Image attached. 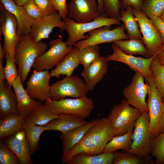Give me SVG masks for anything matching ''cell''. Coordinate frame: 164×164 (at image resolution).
<instances>
[{
  "instance_id": "5bb4252c",
  "label": "cell",
  "mask_w": 164,
  "mask_h": 164,
  "mask_svg": "<svg viewBox=\"0 0 164 164\" xmlns=\"http://www.w3.org/2000/svg\"><path fill=\"white\" fill-rule=\"evenodd\" d=\"M51 77L48 70H34L26 82V91L31 97L41 102L51 99L49 84Z\"/></svg>"
},
{
  "instance_id": "7bdbcfd3",
  "label": "cell",
  "mask_w": 164,
  "mask_h": 164,
  "mask_svg": "<svg viewBox=\"0 0 164 164\" xmlns=\"http://www.w3.org/2000/svg\"><path fill=\"white\" fill-rule=\"evenodd\" d=\"M58 13L63 20L68 17V10L66 0H52Z\"/></svg>"
},
{
  "instance_id": "f6af8a7d",
  "label": "cell",
  "mask_w": 164,
  "mask_h": 164,
  "mask_svg": "<svg viewBox=\"0 0 164 164\" xmlns=\"http://www.w3.org/2000/svg\"><path fill=\"white\" fill-rule=\"evenodd\" d=\"M121 5L126 8L128 5L140 9L144 0H120Z\"/></svg>"
},
{
  "instance_id": "44dd1931",
  "label": "cell",
  "mask_w": 164,
  "mask_h": 164,
  "mask_svg": "<svg viewBox=\"0 0 164 164\" xmlns=\"http://www.w3.org/2000/svg\"><path fill=\"white\" fill-rule=\"evenodd\" d=\"M0 1L15 17L18 23V36L21 38L29 35L32 26L36 21L28 16L22 6L16 5L13 0H0Z\"/></svg>"
},
{
  "instance_id": "f35d334b",
  "label": "cell",
  "mask_w": 164,
  "mask_h": 164,
  "mask_svg": "<svg viewBox=\"0 0 164 164\" xmlns=\"http://www.w3.org/2000/svg\"><path fill=\"white\" fill-rule=\"evenodd\" d=\"M0 164H19L16 155L5 144L2 140L0 141Z\"/></svg>"
},
{
  "instance_id": "836d02e7",
  "label": "cell",
  "mask_w": 164,
  "mask_h": 164,
  "mask_svg": "<svg viewBox=\"0 0 164 164\" xmlns=\"http://www.w3.org/2000/svg\"><path fill=\"white\" fill-rule=\"evenodd\" d=\"M150 68L155 84L162 100L164 98V65L156 55L152 60Z\"/></svg>"
},
{
  "instance_id": "ac0fdd59",
  "label": "cell",
  "mask_w": 164,
  "mask_h": 164,
  "mask_svg": "<svg viewBox=\"0 0 164 164\" xmlns=\"http://www.w3.org/2000/svg\"><path fill=\"white\" fill-rule=\"evenodd\" d=\"M108 61L106 57L100 56L84 68L81 74L89 91L93 90L95 86L107 73Z\"/></svg>"
},
{
  "instance_id": "7402d4cb",
  "label": "cell",
  "mask_w": 164,
  "mask_h": 164,
  "mask_svg": "<svg viewBox=\"0 0 164 164\" xmlns=\"http://www.w3.org/2000/svg\"><path fill=\"white\" fill-rule=\"evenodd\" d=\"M12 113L18 114L15 94L5 80H0V119Z\"/></svg>"
},
{
  "instance_id": "5b68a950",
  "label": "cell",
  "mask_w": 164,
  "mask_h": 164,
  "mask_svg": "<svg viewBox=\"0 0 164 164\" xmlns=\"http://www.w3.org/2000/svg\"><path fill=\"white\" fill-rule=\"evenodd\" d=\"M45 107L53 113L77 115L83 118L88 117L94 107L92 98L86 96L59 100L50 99L44 102Z\"/></svg>"
},
{
  "instance_id": "ffe728a7",
  "label": "cell",
  "mask_w": 164,
  "mask_h": 164,
  "mask_svg": "<svg viewBox=\"0 0 164 164\" xmlns=\"http://www.w3.org/2000/svg\"><path fill=\"white\" fill-rule=\"evenodd\" d=\"M12 87L16 98L18 114L26 118L36 107L42 104L28 94L23 86L19 75Z\"/></svg>"
},
{
  "instance_id": "9a60e30c",
  "label": "cell",
  "mask_w": 164,
  "mask_h": 164,
  "mask_svg": "<svg viewBox=\"0 0 164 164\" xmlns=\"http://www.w3.org/2000/svg\"><path fill=\"white\" fill-rule=\"evenodd\" d=\"M67 6L68 17L78 23L91 22L101 14L97 0H71Z\"/></svg>"
},
{
  "instance_id": "cb8c5ba5",
  "label": "cell",
  "mask_w": 164,
  "mask_h": 164,
  "mask_svg": "<svg viewBox=\"0 0 164 164\" xmlns=\"http://www.w3.org/2000/svg\"><path fill=\"white\" fill-rule=\"evenodd\" d=\"M45 125L46 131L55 130L64 132L75 128L84 125L88 122L77 115L70 114H61Z\"/></svg>"
},
{
  "instance_id": "4dcf8cb0",
  "label": "cell",
  "mask_w": 164,
  "mask_h": 164,
  "mask_svg": "<svg viewBox=\"0 0 164 164\" xmlns=\"http://www.w3.org/2000/svg\"><path fill=\"white\" fill-rule=\"evenodd\" d=\"M59 117L41 104L36 107L26 118L35 124L45 126Z\"/></svg>"
},
{
  "instance_id": "603a6c76",
  "label": "cell",
  "mask_w": 164,
  "mask_h": 164,
  "mask_svg": "<svg viewBox=\"0 0 164 164\" xmlns=\"http://www.w3.org/2000/svg\"><path fill=\"white\" fill-rule=\"evenodd\" d=\"M99 119H93L85 125L69 131L61 132L60 136L62 142V155L66 154L83 138L87 131L97 123Z\"/></svg>"
},
{
  "instance_id": "db71d44e",
  "label": "cell",
  "mask_w": 164,
  "mask_h": 164,
  "mask_svg": "<svg viewBox=\"0 0 164 164\" xmlns=\"http://www.w3.org/2000/svg\"><path fill=\"white\" fill-rule=\"evenodd\" d=\"M162 63H163V64L164 65V62H162Z\"/></svg>"
},
{
  "instance_id": "d590c367",
  "label": "cell",
  "mask_w": 164,
  "mask_h": 164,
  "mask_svg": "<svg viewBox=\"0 0 164 164\" xmlns=\"http://www.w3.org/2000/svg\"><path fill=\"white\" fill-rule=\"evenodd\" d=\"M150 153L155 158L156 164H164V130L152 139Z\"/></svg>"
},
{
  "instance_id": "8fae6325",
  "label": "cell",
  "mask_w": 164,
  "mask_h": 164,
  "mask_svg": "<svg viewBox=\"0 0 164 164\" xmlns=\"http://www.w3.org/2000/svg\"><path fill=\"white\" fill-rule=\"evenodd\" d=\"M133 12L142 36V40L151 57L153 56L163 44L160 33L150 19L140 9L133 7Z\"/></svg>"
},
{
  "instance_id": "4316f807",
  "label": "cell",
  "mask_w": 164,
  "mask_h": 164,
  "mask_svg": "<svg viewBox=\"0 0 164 164\" xmlns=\"http://www.w3.org/2000/svg\"><path fill=\"white\" fill-rule=\"evenodd\" d=\"M23 129L32 155L38 150L41 135L46 131L45 127L35 124L26 118Z\"/></svg>"
},
{
  "instance_id": "e0dca14e",
  "label": "cell",
  "mask_w": 164,
  "mask_h": 164,
  "mask_svg": "<svg viewBox=\"0 0 164 164\" xmlns=\"http://www.w3.org/2000/svg\"><path fill=\"white\" fill-rule=\"evenodd\" d=\"M58 13L43 15L32 25L29 36L36 42L49 38V36L55 27L62 32L65 30L66 24Z\"/></svg>"
},
{
  "instance_id": "9c48e42d",
  "label": "cell",
  "mask_w": 164,
  "mask_h": 164,
  "mask_svg": "<svg viewBox=\"0 0 164 164\" xmlns=\"http://www.w3.org/2000/svg\"><path fill=\"white\" fill-rule=\"evenodd\" d=\"M17 29L18 23L15 17L1 2L0 36L2 34L4 38L3 49L14 62L15 48L21 38L18 35Z\"/></svg>"
},
{
  "instance_id": "52a82bcc",
  "label": "cell",
  "mask_w": 164,
  "mask_h": 164,
  "mask_svg": "<svg viewBox=\"0 0 164 164\" xmlns=\"http://www.w3.org/2000/svg\"><path fill=\"white\" fill-rule=\"evenodd\" d=\"M49 49L35 61L32 67L35 70H48L56 67L66 56L73 49L72 46L60 37L49 43Z\"/></svg>"
},
{
  "instance_id": "816d5d0a",
  "label": "cell",
  "mask_w": 164,
  "mask_h": 164,
  "mask_svg": "<svg viewBox=\"0 0 164 164\" xmlns=\"http://www.w3.org/2000/svg\"><path fill=\"white\" fill-rule=\"evenodd\" d=\"M164 51V44H163L162 46L160 47L158 52H161Z\"/></svg>"
},
{
  "instance_id": "f1b7e54d",
  "label": "cell",
  "mask_w": 164,
  "mask_h": 164,
  "mask_svg": "<svg viewBox=\"0 0 164 164\" xmlns=\"http://www.w3.org/2000/svg\"><path fill=\"white\" fill-rule=\"evenodd\" d=\"M125 10L120 12L119 20L123 22L129 39H142V35L137 20L133 14V7L130 5L126 7Z\"/></svg>"
},
{
  "instance_id": "60d3db41",
  "label": "cell",
  "mask_w": 164,
  "mask_h": 164,
  "mask_svg": "<svg viewBox=\"0 0 164 164\" xmlns=\"http://www.w3.org/2000/svg\"><path fill=\"white\" fill-rule=\"evenodd\" d=\"M22 6L28 16L35 21L38 20L43 16L34 0H29Z\"/></svg>"
},
{
  "instance_id": "c3c4849f",
  "label": "cell",
  "mask_w": 164,
  "mask_h": 164,
  "mask_svg": "<svg viewBox=\"0 0 164 164\" xmlns=\"http://www.w3.org/2000/svg\"><path fill=\"white\" fill-rule=\"evenodd\" d=\"M5 53L3 50V47L2 46L1 39H0V60L3 62L4 58L5 56Z\"/></svg>"
},
{
  "instance_id": "d6986e66",
  "label": "cell",
  "mask_w": 164,
  "mask_h": 164,
  "mask_svg": "<svg viewBox=\"0 0 164 164\" xmlns=\"http://www.w3.org/2000/svg\"><path fill=\"white\" fill-rule=\"evenodd\" d=\"M16 155L21 164H32L30 148L23 128L14 135L2 140Z\"/></svg>"
},
{
  "instance_id": "d4e9b609",
  "label": "cell",
  "mask_w": 164,
  "mask_h": 164,
  "mask_svg": "<svg viewBox=\"0 0 164 164\" xmlns=\"http://www.w3.org/2000/svg\"><path fill=\"white\" fill-rule=\"evenodd\" d=\"M78 50L77 48L74 47L55 68L50 72L51 77L58 78L61 75L71 76L74 70L80 64Z\"/></svg>"
},
{
  "instance_id": "7dc6e473",
  "label": "cell",
  "mask_w": 164,
  "mask_h": 164,
  "mask_svg": "<svg viewBox=\"0 0 164 164\" xmlns=\"http://www.w3.org/2000/svg\"><path fill=\"white\" fill-rule=\"evenodd\" d=\"M99 10L102 14L104 13V9L103 6V0H97Z\"/></svg>"
},
{
  "instance_id": "f5cc1de1",
  "label": "cell",
  "mask_w": 164,
  "mask_h": 164,
  "mask_svg": "<svg viewBox=\"0 0 164 164\" xmlns=\"http://www.w3.org/2000/svg\"><path fill=\"white\" fill-rule=\"evenodd\" d=\"M159 17L161 20L164 22V10Z\"/></svg>"
},
{
  "instance_id": "7c38bea8",
  "label": "cell",
  "mask_w": 164,
  "mask_h": 164,
  "mask_svg": "<svg viewBox=\"0 0 164 164\" xmlns=\"http://www.w3.org/2000/svg\"><path fill=\"white\" fill-rule=\"evenodd\" d=\"M129 84L125 88L123 94L132 106L142 112H149L145 98L148 94V86L144 82V77L138 72H135Z\"/></svg>"
},
{
  "instance_id": "ab89813d",
  "label": "cell",
  "mask_w": 164,
  "mask_h": 164,
  "mask_svg": "<svg viewBox=\"0 0 164 164\" xmlns=\"http://www.w3.org/2000/svg\"><path fill=\"white\" fill-rule=\"evenodd\" d=\"M103 6L104 13L107 16L119 19L121 8L120 0H103Z\"/></svg>"
},
{
  "instance_id": "681fc988",
  "label": "cell",
  "mask_w": 164,
  "mask_h": 164,
  "mask_svg": "<svg viewBox=\"0 0 164 164\" xmlns=\"http://www.w3.org/2000/svg\"><path fill=\"white\" fill-rule=\"evenodd\" d=\"M14 2L16 5L23 6V5L29 0H13Z\"/></svg>"
},
{
  "instance_id": "7a4b0ae2",
  "label": "cell",
  "mask_w": 164,
  "mask_h": 164,
  "mask_svg": "<svg viewBox=\"0 0 164 164\" xmlns=\"http://www.w3.org/2000/svg\"><path fill=\"white\" fill-rule=\"evenodd\" d=\"M48 48L46 43L36 42L29 35L21 38L15 48L14 61L22 83L26 80L35 60Z\"/></svg>"
},
{
  "instance_id": "30bf717a",
  "label": "cell",
  "mask_w": 164,
  "mask_h": 164,
  "mask_svg": "<svg viewBox=\"0 0 164 164\" xmlns=\"http://www.w3.org/2000/svg\"><path fill=\"white\" fill-rule=\"evenodd\" d=\"M110 27L104 26L93 29L88 32V37L75 43L74 47L80 49L87 46L98 45L100 44L123 39H128L125 32L124 24L111 30Z\"/></svg>"
},
{
  "instance_id": "83f0119b",
  "label": "cell",
  "mask_w": 164,
  "mask_h": 164,
  "mask_svg": "<svg viewBox=\"0 0 164 164\" xmlns=\"http://www.w3.org/2000/svg\"><path fill=\"white\" fill-rule=\"evenodd\" d=\"M113 43L122 51L127 54L141 55L146 58L151 57L141 39L133 38L120 40L115 41Z\"/></svg>"
},
{
  "instance_id": "ee69618b",
  "label": "cell",
  "mask_w": 164,
  "mask_h": 164,
  "mask_svg": "<svg viewBox=\"0 0 164 164\" xmlns=\"http://www.w3.org/2000/svg\"><path fill=\"white\" fill-rule=\"evenodd\" d=\"M148 17L159 31L163 44H164V22L159 17L153 15H150Z\"/></svg>"
},
{
  "instance_id": "8d00e7d4",
  "label": "cell",
  "mask_w": 164,
  "mask_h": 164,
  "mask_svg": "<svg viewBox=\"0 0 164 164\" xmlns=\"http://www.w3.org/2000/svg\"><path fill=\"white\" fill-rule=\"evenodd\" d=\"M164 10V0H144L140 11L148 17H160Z\"/></svg>"
},
{
  "instance_id": "74e56055",
  "label": "cell",
  "mask_w": 164,
  "mask_h": 164,
  "mask_svg": "<svg viewBox=\"0 0 164 164\" xmlns=\"http://www.w3.org/2000/svg\"><path fill=\"white\" fill-rule=\"evenodd\" d=\"M6 63L3 67L5 78L9 85L12 87L13 83L19 75L15 62L9 55L5 53Z\"/></svg>"
},
{
  "instance_id": "4fadbf2b",
  "label": "cell",
  "mask_w": 164,
  "mask_h": 164,
  "mask_svg": "<svg viewBox=\"0 0 164 164\" xmlns=\"http://www.w3.org/2000/svg\"><path fill=\"white\" fill-rule=\"evenodd\" d=\"M111 47L113 53L106 56L108 61H115L124 63L130 69L142 73L145 79L148 77H153L150 66L154 56L146 58L127 54L122 51L114 43H112Z\"/></svg>"
},
{
  "instance_id": "8992f818",
  "label": "cell",
  "mask_w": 164,
  "mask_h": 164,
  "mask_svg": "<svg viewBox=\"0 0 164 164\" xmlns=\"http://www.w3.org/2000/svg\"><path fill=\"white\" fill-rule=\"evenodd\" d=\"M149 112H143L136 120L132 136V143L129 151L141 157L151 152V134Z\"/></svg>"
},
{
  "instance_id": "6da1fadb",
  "label": "cell",
  "mask_w": 164,
  "mask_h": 164,
  "mask_svg": "<svg viewBox=\"0 0 164 164\" xmlns=\"http://www.w3.org/2000/svg\"><path fill=\"white\" fill-rule=\"evenodd\" d=\"M114 136L107 117L102 118L87 131L78 143L66 154L62 155V162L68 164L74 156L80 153L95 155L103 153L106 145Z\"/></svg>"
},
{
  "instance_id": "bcb514c9",
  "label": "cell",
  "mask_w": 164,
  "mask_h": 164,
  "mask_svg": "<svg viewBox=\"0 0 164 164\" xmlns=\"http://www.w3.org/2000/svg\"><path fill=\"white\" fill-rule=\"evenodd\" d=\"M162 114L158 127L156 136L161 133L164 130V101H162Z\"/></svg>"
},
{
  "instance_id": "e575fe53",
  "label": "cell",
  "mask_w": 164,
  "mask_h": 164,
  "mask_svg": "<svg viewBox=\"0 0 164 164\" xmlns=\"http://www.w3.org/2000/svg\"><path fill=\"white\" fill-rule=\"evenodd\" d=\"M78 56L80 64L85 68L101 56L100 47L98 45L92 46L78 49Z\"/></svg>"
},
{
  "instance_id": "2e32d148",
  "label": "cell",
  "mask_w": 164,
  "mask_h": 164,
  "mask_svg": "<svg viewBox=\"0 0 164 164\" xmlns=\"http://www.w3.org/2000/svg\"><path fill=\"white\" fill-rule=\"evenodd\" d=\"M148 86L149 99L147 106L150 118V127L152 139L156 136L162 110V99L155 84L153 77L145 79Z\"/></svg>"
},
{
  "instance_id": "11a10c76",
  "label": "cell",
  "mask_w": 164,
  "mask_h": 164,
  "mask_svg": "<svg viewBox=\"0 0 164 164\" xmlns=\"http://www.w3.org/2000/svg\"><path fill=\"white\" fill-rule=\"evenodd\" d=\"M163 101H164V98L162 100Z\"/></svg>"
},
{
  "instance_id": "f546056e",
  "label": "cell",
  "mask_w": 164,
  "mask_h": 164,
  "mask_svg": "<svg viewBox=\"0 0 164 164\" xmlns=\"http://www.w3.org/2000/svg\"><path fill=\"white\" fill-rule=\"evenodd\" d=\"M114 156L113 152L102 153L95 155L80 153L74 156L69 164H113Z\"/></svg>"
},
{
  "instance_id": "277c9868",
  "label": "cell",
  "mask_w": 164,
  "mask_h": 164,
  "mask_svg": "<svg viewBox=\"0 0 164 164\" xmlns=\"http://www.w3.org/2000/svg\"><path fill=\"white\" fill-rule=\"evenodd\" d=\"M63 20L66 24L65 30L68 34L66 42L71 46L78 41L87 38L88 35H85V34L93 29L104 26L110 27L113 25H119L121 23L119 19L109 18L104 13L92 21L85 23H77L68 17Z\"/></svg>"
},
{
  "instance_id": "3957f363",
  "label": "cell",
  "mask_w": 164,
  "mask_h": 164,
  "mask_svg": "<svg viewBox=\"0 0 164 164\" xmlns=\"http://www.w3.org/2000/svg\"><path fill=\"white\" fill-rule=\"evenodd\" d=\"M142 113L139 109L130 106L125 99L113 107L107 118L114 136L123 135L133 131L136 120Z\"/></svg>"
},
{
  "instance_id": "d6a6232c",
  "label": "cell",
  "mask_w": 164,
  "mask_h": 164,
  "mask_svg": "<svg viewBox=\"0 0 164 164\" xmlns=\"http://www.w3.org/2000/svg\"><path fill=\"white\" fill-rule=\"evenodd\" d=\"M114 156L113 164H155L149 155L145 157L139 156L129 151L113 152Z\"/></svg>"
},
{
  "instance_id": "1f68e13d",
  "label": "cell",
  "mask_w": 164,
  "mask_h": 164,
  "mask_svg": "<svg viewBox=\"0 0 164 164\" xmlns=\"http://www.w3.org/2000/svg\"><path fill=\"white\" fill-rule=\"evenodd\" d=\"M133 131H130L123 135L114 136L107 144L103 153L112 152L118 149L129 151L132 143Z\"/></svg>"
},
{
  "instance_id": "b9f144b4",
  "label": "cell",
  "mask_w": 164,
  "mask_h": 164,
  "mask_svg": "<svg viewBox=\"0 0 164 164\" xmlns=\"http://www.w3.org/2000/svg\"><path fill=\"white\" fill-rule=\"evenodd\" d=\"M34 1L43 15L58 12L52 0H34Z\"/></svg>"
},
{
  "instance_id": "f907efd6",
  "label": "cell",
  "mask_w": 164,
  "mask_h": 164,
  "mask_svg": "<svg viewBox=\"0 0 164 164\" xmlns=\"http://www.w3.org/2000/svg\"><path fill=\"white\" fill-rule=\"evenodd\" d=\"M156 55L161 62H164V51L158 52Z\"/></svg>"
},
{
  "instance_id": "484cf974",
  "label": "cell",
  "mask_w": 164,
  "mask_h": 164,
  "mask_svg": "<svg viewBox=\"0 0 164 164\" xmlns=\"http://www.w3.org/2000/svg\"><path fill=\"white\" fill-rule=\"evenodd\" d=\"M25 117L18 114L12 113L0 119V139L14 135L23 128Z\"/></svg>"
},
{
  "instance_id": "ba28073f",
  "label": "cell",
  "mask_w": 164,
  "mask_h": 164,
  "mask_svg": "<svg viewBox=\"0 0 164 164\" xmlns=\"http://www.w3.org/2000/svg\"><path fill=\"white\" fill-rule=\"evenodd\" d=\"M88 91L86 84L77 75L66 76L50 86L51 98L59 100L67 97L78 98L87 96Z\"/></svg>"
}]
</instances>
